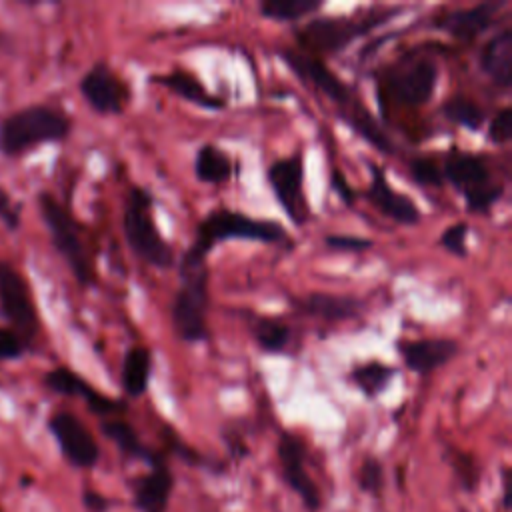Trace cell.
<instances>
[{"instance_id": "cell-1", "label": "cell", "mask_w": 512, "mask_h": 512, "mask_svg": "<svg viewBox=\"0 0 512 512\" xmlns=\"http://www.w3.org/2000/svg\"><path fill=\"white\" fill-rule=\"evenodd\" d=\"M284 226L274 220L254 218L242 212H234L228 208H216L208 212L194 234L192 244L182 252L180 260L188 262H206L208 252L224 240L240 238V240H254L264 244H276L286 238Z\"/></svg>"}, {"instance_id": "cell-2", "label": "cell", "mask_w": 512, "mask_h": 512, "mask_svg": "<svg viewBox=\"0 0 512 512\" xmlns=\"http://www.w3.org/2000/svg\"><path fill=\"white\" fill-rule=\"evenodd\" d=\"M70 128V118L52 106L20 108L0 122V152L16 156L38 144L60 142L70 134Z\"/></svg>"}, {"instance_id": "cell-3", "label": "cell", "mask_w": 512, "mask_h": 512, "mask_svg": "<svg viewBox=\"0 0 512 512\" xmlns=\"http://www.w3.org/2000/svg\"><path fill=\"white\" fill-rule=\"evenodd\" d=\"M178 276L180 288L170 304L172 328L184 342H204L208 340V266L178 260Z\"/></svg>"}, {"instance_id": "cell-4", "label": "cell", "mask_w": 512, "mask_h": 512, "mask_svg": "<svg viewBox=\"0 0 512 512\" xmlns=\"http://www.w3.org/2000/svg\"><path fill=\"white\" fill-rule=\"evenodd\" d=\"M152 194L146 188L132 186L122 212V232L130 250L154 268H170L174 252L162 238L152 216Z\"/></svg>"}, {"instance_id": "cell-5", "label": "cell", "mask_w": 512, "mask_h": 512, "mask_svg": "<svg viewBox=\"0 0 512 512\" xmlns=\"http://www.w3.org/2000/svg\"><path fill=\"white\" fill-rule=\"evenodd\" d=\"M398 12L400 8L394 6V8H384L380 14H370L366 20H354L348 16L312 18L310 22H306L296 30V40L304 50V54H310L316 58L336 54V52H342L356 38L364 36L372 28L390 20Z\"/></svg>"}, {"instance_id": "cell-6", "label": "cell", "mask_w": 512, "mask_h": 512, "mask_svg": "<svg viewBox=\"0 0 512 512\" xmlns=\"http://www.w3.org/2000/svg\"><path fill=\"white\" fill-rule=\"evenodd\" d=\"M440 170L442 178L464 196L470 212H488L502 198L504 186L492 180L490 166L482 154L452 148Z\"/></svg>"}, {"instance_id": "cell-7", "label": "cell", "mask_w": 512, "mask_h": 512, "mask_svg": "<svg viewBox=\"0 0 512 512\" xmlns=\"http://www.w3.org/2000/svg\"><path fill=\"white\" fill-rule=\"evenodd\" d=\"M38 210L50 232L54 248L66 260L76 282L80 286H90L94 282V266L72 214L48 192L38 194Z\"/></svg>"}, {"instance_id": "cell-8", "label": "cell", "mask_w": 512, "mask_h": 512, "mask_svg": "<svg viewBox=\"0 0 512 512\" xmlns=\"http://www.w3.org/2000/svg\"><path fill=\"white\" fill-rule=\"evenodd\" d=\"M438 78V64L428 58H418L386 70L382 82L396 104L406 108H418L432 100L438 88Z\"/></svg>"}, {"instance_id": "cell-9", "label": "cell", "mask_w": 512, "mask_h": 512, "mask_svg": "<svg viewBox=\"0 0 512 512\" xmlns=\"http://www.w3.org/2000/svg\"><path fill=\"white\" fill-rule=\"evenodd\" d=\"M284 64L306 84H312L320 94H324L328 100H332L340 108V118L344 120L350 116L362 102L354 96V92L348 88V84L342 82L340 76H336L322 58L284 48L278 52Z\"/></svg>"}, {"instance_id": "cell-10", "label": "cell", "mask_w": 512, "mask_h": 512, "mask_svg": "<svg viewBox=\"0 0 512 512\" xmlns=\"http://www.w3.org/2000/svg\"><path fill=\"white\" fill-rule=\"evenodd\" d=\"M0 312L22 340L36 338L40 322L32 292L22 274L6 260H0Z\"/></svg>"}, {"instance_id": "cell-11", "label": "cell", "mask_w": 512, "mask_h": 512, "mask_svg": "<svg viewBox=\"0 0 512 512\" xmlns=\"http://www.w3.org/2000/svg\"><path fill=\"white\" fill-rule=\"evenodd\" d=\"M278 462H280V472L286 482V486L300 498L302 506L308 512H320L322 508V494L318 484L312 480L308 468H306V444L304 440L294 434L284 430L278 438L276 446Z\"/></svg>"}, {"instance_id": "cell-12", "label": "cell", "mask_w": 512, "mask_h": 512, "mask_svg": "<svg viewBox=\"0 0 512 512\" xmlns=\"http://www.w3.org/2000/svg\"><path fill=\"white\" fill-rule=\"evenodd\" d=\"M266 180H268L278 204L286 212V216L296 226L304 224V220L308 216V208H306V200L302 194V182H304L302 156L294 154V156L280 158V160L272 162L266 170Z\"/></svg>"}, {"instance_id": "cell-13", "label": "cell", "mask_w": 512, "mask_h": 512, "mask_svg": "<svg viewBox=\"0 0 512 512\" xmlns=\"http://www.w3.org/2000/svg\"><path fill=\"white\" fill-rule=\"evenodd\" d=\"M48 428L60 446L64 458L76 468H94L100 460V448L92 432L72 412H56L48 420Z\"/></svg>"}, {"instance_id": "cell-14", "label": "cell", "mask_w": 512, "mask_h": 512, "mask_svg": "<svg viewBox=\"0 0 512 512\" xmlns=\"http://www.w3.org/2000/svg\"><path fill=\"white\" fill-rule=\"evenodd\" d=\"M80 94L98 114H120L126 104L128 88L106 62H96L80 78Z\"/></svg>"}, {"instance_id": "cell-15", "label": "cell", "mask_w": 512, "mask_h": 512, "mask_svg": "<svg viewBox=\"0 0 512 512\" xmlns=\"http://www.w3.org/2000/svg\"><path fill=\"white\" fill-rule=\"evenodd\" d=\"M174 474L160 456L150 464V470L132 482V502L138 512H168L174 492Z\"/></svg>"}, {"instance_id": "cell-16", "label": "cell", "mask_w": 512, "mask_h": 512, "mask_svg": "<svg viewBox=\"0 0 512 512\" xmlns=\"http://www.w3.org/2000/svg\"><path fill=\"white\" fill-rule=\"evenodd\" d=\"M368 168H370V186L366 190V198L372 202V206L398 224H404V226L416 224L420 220V210L412 202V198L396 192L390 186L386 172L378 164H370Z\"/></svg>"}, {"instance_id": "cell-17", "label": "cell", "mask_w": 512, "mask_h": 512, "mask_svg": "<svg viewBox=\"0 0 512 512\" xmlns=\"http://www.w3.org/2000/svg\"><path fill=\"white\" fill-rule=\"evenodd\" d=\"M44 384L56 392V394H62V396H80L88 408L98 414V416H108V414H114V412H120L124 410V404L98 392L96 388H92L82 376H78L76 372H72L70 368L66 366H58L50 372L44 374Z\"/></svg>"}, {"instance_id": "cell-18", "label": "cell", "mask_w": 512, "mask_h": 512, "mask_svg": "<svg viewBox=\"0 0 512 512\" xmlns=\"http://www.w3.org/2000/svg\"><path fill=\"white\" fill-rule=\"evenodd\" d=\"M398 350L408 370L430 374L450 362L458 354L460 344L452 338H420L398 342Z\"/></svg>"}, {"instance_id": "cell-19", "label": "cell", "mask_w": 512, "mask_h": 512, "mask_svg": "<svg viewBox=\"0 0 512 512\" xmlns=\"http://www.w3.org/2000/svg\"><path fill=\"white\" fill-rule=\"evenodd\" d=\"M506 6L504 0L500 2H480L468 8H456L446 12L436 26H440L442 30H446L450 36L464 40V42H472L474 38H478L484 30H488L498 14V10Z\"/></svg>"}, {"instance_id": "cell-20", "label": "cell", "mask_w": 512, "mask_h": 512, "mask_svg": "<svg viewBox=\"0 0 512 512\" xmlns=\"http://www.w3.org/2000/svg\"><path fill=\"white\" fill-rule=\"evenodd\" d=\"M482 72L502 88L512 82V30L504 28L496 32L482 48L480 54Z\"/></svg>"}, {"instance_id": "cell-21", "label": "cell", "mask_w": 512, "mask_h": 512, "mask_svg": "<svg viewBox=\"0 0 512 512\" xmlns=\"http://www.w3.org/2000/svg\"><path fill=\"white\" fill-rule=\"evenodd\" d=\"M150 82L168 88L176 96H180L186 102H190L198 108H204V110H220L224 106V100L214 96L212 92H208L206 86L196 76H192L190 72L178 70V68L172 72H166V74H154V76H150Z\"/></svg>"}, {"instance_id": "cell-22", "label": "cell", "mask_w": 512, "mask_h": 512, "mask_svg": "<svg viewBox=\"0 0 512 512\" xmlns=\"http://www.w3.org/2000/svg\"><path fill=\"white\" fill-rule=\"evenodd\" d=\"M300 308L310 316H318L328 322H342L360 316L364 304L362 300L346 294L312 292L300 302Z\"/></svg>"}, {"instance_id": "cell-23", "label": "cell", "mask_w": 512, "mask_h": 512, "mask_svg": "<svg viewBox=\"0 0 512 512\" xmlns=\"http://www.w3.org/2000/svg\"><path fill=\"white\" fill-rule=\"evenodd\" d=\"M152 372V354L146 346H132L126 350L120 370L122 390L130 398H140L148 390Z\"/></svg>"}, {"instance_id": "cell-24", "label": "cell", "mask_w": 512, "mask_h": 512, "mask_svg": "<svg viewBox=\"0 0 512 512\" xmlns=\"http://www.w3.org/2000/svg\"><path fill=\"white\" fill-rule=\"evenodd\" d=\"M232 158L212 142H204L194 156V174L204 184H224L232 178Z\"/></svg>"}, {"instance_id": "cell-25", "label": "cell", "mask_w": 512, "mask_h": 512, "mask_svg": "<svg viewBox=\"0 0 512 512\" xmlns=\"http://www.w3.org/2000/svg\"><path fill=\"white\" fill-rule=\"evenodd\" d=\"M100 430L128 458H138V460H142V462H146L150 466L154 460H158L162 456L160 452H154L146 444H142V440L138 438L136 430L126 420H118V418L104 420L100 424Z\"/></svg>"}, {"instance_id": "cell-26", "label": "cell", "mask_w": 512, "mask_h": 512, "mask_svg": "<svg viewBox=\"0 0 512 512\" xmlns=\"http://www.w3.org/2000/svg\"><path fill=\"white\" fill-rule=\"evenodd\" d=\"M392 376H394V368L380 360H368V362L356 364L350 372V380L368 398H376L380 392H384Z\"/></svg>"}, {"instance_id": "cell-27", "label": "cell", "mask_w": 512, "mask_h": 512, "mask_svg": "<svg viewBox=\"0 0 512 512\" xmlns=\"http://www.w3.org/2000/svg\"><path fill=\"white\" fill-rule=\"evenodd\" d=\"M440 112L452 124H458L472 132L480 130V126L484 124V118H486L482 106L466 94H454L448 100H444Z\"/></svg>"}, {"instance_id": "cell-28", "label": "cell", "mask_w": 512, "mask_h": 512, "mask_svg": "<svg viewBox=\"0 0 512 512\" xmlns=\"http://www.w3.org/2000/svg\"><path fill=\"white\" fill-rule=\"evenodd\" d=\"M320 0H264L258 4L260 16L276 22H294L318 12Z\"/></svg>"}, {"instance_id": "cell-29", "label": "cell", "mask_w": 512, "mask_h": 512, "mask_svg": "<svg viewBox=\"0 0 512 512\" xmlns=\"http://www.w3.org/2000/svg\"><path fill=\"white\" fill-rule=\"evenodd\" d=\"M252 334L258 346L266 352H280L290 340V328L270 316H256L252 320Z\"/></svg>"}, {"instance_id": "cell-30", "label": "cell", "mask_w": 512, "mask_h": 512, "mask_svg": "<svg viewBox=\"0 0 512 512\" xmlns=\"http://www.w3.org/2000/svg\"><path fill=\"white\" fill-rule=\"evenodd\" d=\"M450 464L452 470L460 482V486L468 492H472L480 482V466L476 458L462 450H450Z\"/></svg>"}, {"instance_id": "cell-31", "label": "cell", "mask_w": 512, "mask_h": 512, "mask_svg": "<svg viewBox=\"0 0 512 512\" xmlns=\"http://www.w3.org/2000/svg\"><path fill=\"white\" fill-rule=\"evenodd\" d=\"M358 486L362 492L378 496L384 486V466L378 458L366 456L358 470Z\"/></svg>"}, {"instance_id": "cell-32", "label": "cell", "mask_w": 512, "mask_h": 512, "mask_svg": "<svg viewBox=\"0 0 512 512\" xmlns=\"http://www.w3.org/2000/svg\"><path fill=\"white\" fill-rule=\"evenodd\" d=\"M408 168H410V176L416 184H422V186H442L444 184L440 166L428 156L412 158L408 162Z\"/></svg>"}, {"instance_id": "cell-33", "label": "cell", "mask_w": 512, "mask_h": 512, "mask_svg": "<svg viewBox=\"0 0 512 512\" xmlns=\"http://www.w3.org/2000/svg\"><path fill=\"white\" fill-rule=\"evenodd\" d=\"M466 236H468V224L466 222H454L452 226L444 228V232L440 234V246L446 248L448 252L464 258L468 254L466 248Z\"/></svg>"}, {"instance_id": "cell-34", "label": "cell", "mask_w": 512, "mask_h": 512, "mask_svg": "<svg viewBox=\"0 0 512 512\" xmlns=\"http://www.w3.org/2000/svg\"><path fill=\"white\" fill-rule=\"evenodd\" d=\"M486 136L494 144H506L510 140V136H512V110H510V106L500 108L492 116V120L488 124V130H486Z\"/></svg>"}, {"instance_id": "cell-35", "label": "cell", "mask_w": 512, "mask_h": 512, "mask_svg": "<svg viewBox=\"0 0 512 512\" xmlns=\"http://www.w3.org/2000/svg\"><path fill=\"white\" fill-rule=\"evenodd\" d=\"M324 244L328 248L340 250V252H362L372 248V238H364V236H354V234H328L324 238Z\"/></svg>"}, {"instance_id": "cell-36", "label": "cell", "mask_w": 512, "mask_h": 512, "mask_svg": "<svg viewBox=\"0 0 512 512\" xmlns=\"http://www.w3.org/2000/svg\"><path fill=\"white\" fill-rule=\"evenodd\" d=\"M24 354V340L12 328H0V360H16Z\"/></svg>"}, {"instance_id": "cell-37", "label": "cell", "mask_w": 512, "mask_h": 512, "mask_svg": "<svg viewBox=\"0 0 512 512\" xmlns=\"http://www.w3.org/2000/svg\"><path fill=\"white\" fill-rule=\"evenodd\" d=\"M0 218L10 230H16L20 226V206L12 202L10 194L2 186H0Z\"/></svg>"}, {"instance_id": "cell-38", "label": "cell", "mask_w": 512, "mask_h": 512, "mask_svg": "<svg viewBox=\"0 0 512 512\" xmlns=\"http://www.w3.org/2000/svg\"><path fill=\"white\" fill-rule=\"evenodd\" d=\"M82 502L90 512H106L112 506V502L106 496H102L100 492H94V490H84Z\"/></svg>"}, {"instance_id": "cell-39", "label": "cell", "mask_w": 512, "mask_h": 512, "mask_svg": "<svg viewBox=\"0 0 512 512\" xmlns=\"http://www.w3.org/2000/svg\"><path fill=\"white\" fill-rule=\"evenodd\" d=\"M330 182L334 186V190L338 192V196L342 198L344 204H352L354 202V194H352V188L348 186V182L344 180V176L338 172V170H332V176H330Z\"/></svg>"}, {"instance_id": "cell-40", "label": "cell", "mask_w": 512, "mask_h": 512, "mask_svg": "<svg viewBox=\"0 0 512 512\" xmlns=\"http://www.w3.org/2000/svg\"><path fill=\"white\" fill-rule=\"evenodd\" d=\"M502 494H504V508H510V470L508 468L502 474Z\"/></svg>"}]
</instances>
